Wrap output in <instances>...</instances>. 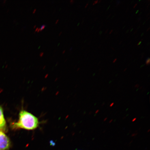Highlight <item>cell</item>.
Returning a JSON list of instances; mask_svg holds the SVG:
<instances>
[{"mask_svg":"<svg viewBox=\"0 0 150 150\" xmlns=\"http://www.w3.org/2000/svg\"><path fill=\"white\" fill-rule=\"evenodd\" d=\"M13 129H23L28 130H33L39 125L38 118L30 112L22 110L19 114V120L17 122L11 125Z\"/></svg>","mask_w":150,"mask_h":150,"instance_id":"1","label":"cell"},{"mask_svg":"<svg viewBox=\"0 0 150 150\" xmlns=\"http://www.w3.org/2000/svg\"><path fill=\"white\" fill-rule=\"evenodd\" d=\"M11 147V142L8 137L3 131H0V150H8Z\"/></svg>","mask_w":150,"mask_h":150,"instance_id":"2","label":"cell"},{"mask_svg":"<svg viewBox=\"0 0 150 150\" xmlns=\"http://www.w3.org/2000/svg\"><path fill=\"white\" fill-rule=\"evenodd\" d=\"M0 131L5 132L7 131L6 122L2 108L0 106Z\"/></svg>","mask_w":150,"mask_h":150,"instance_id":"3","label":"cell"},{"mask_svg":"<svg viewBox=\"0 0 150 150\" xmlns=\"http://www.w3.org/2000/svg\"><path fill=\"white\" fill-rule=\"evenodd\" d=\"M150 58L148 57L147 59L146 60V64L147 65H149L150 64Z\"/></svg>","mask_w":150,"mask_h":150,"instance_id":"4","label":"cell"},{"mask_svg":"<svg viewBox=\"0 0 150 150\" xmlns=\"http://www.w3.org/2000/svg\"><path fill=\"white\" fill-rule=\"evenodd\" d=\"M46 26V24H43V25L41 26L40 28V31H42L43 29H44V28Z\"/></svg>","mask_w":150,"mask_h":150,"instance_id":"5","label":"cell"},{"mask_svg":"<svg viewBox=\"0 0 150 150\" xmlns=\"http://www.w3.org/2000/svg\"><path fill=\"white\" fill-rule=\"evenodd\" d=\"M120 4V1H117V6L119 5Z\"/></svg>","mask_w":150,"mask_h":150,"instance_id":"6","label":"cell"},{"mask_svg":"<svg viewBox=\"0 0 150 150\" xmlns=\"http://www.w3.org/2000/svg\"><path fill=\"white\" fill-rule=\"evenodd\" d=\"M44 53L43 52H41V53L39 54V55L40 56V57H42V56L44 55Z\"/></svg>","mask_w":150,"mask_h":150,"instance_id":"7","label":"cell"},{"mask_svg":"<svg viewBox=\"0 0 150 150\" xmlns=\"http://www.w3.org/2000/svg\"><path fill=\"white\" fill-rule=\"evenodd\" d=\"M114 104V103H111V104H110V107H112V106Z\"/></svg>","mask_w":150,"mask_h":150,"instance_id":"8","label":"cell"},{"mask_svg":"<svg viewBox=\"0 0 150 150\" xmlns=\"http://www.w3.org/2000/svg\"><path fill=\"white\" fill-rule=\"evenodd\" d=\"M137 119V118H134V119H133L132 120V122H134Z\"/></svg>","mask_w":150,"mask_h":150,"instance_id":"9","label":"cell"},{"mask_svg":"<svg viewBox=\"0 0 150 150\" xmlns=\"http://www.w3.org/2000/svg\"><path fill=\"white\" fill-rule=\"evenodd\" d=\"M70 2L71 4H72L74 3V1L73 0H71Z\"/></svg>","mask_w":150,"mask_h":150,"instance_id":"10","label":"cell"},{"mask_svg":"<svg viewBox=\"0 0 150 150\" xmlns=\"http://www.w3.org/2000/svg\"><path fill=\"white\" fill-rule=\"evenodd\" d=\"M142 42V41H140V42H139L138 43V44H137V46L141 44Z\"/></svg>","mask_w":150,"mask_h":150,"instance_id":"11","label":"cell"},{"mask_svg":"<svg viewBox=\"0 0 150 150\" xmlns=\"http://www.w3.org/2000/svg\"><path fill=\"white\" fill-rule=\"evenodd\" d=\"M99 112V110H97L96 111L95 113L96 114L98 113V112Z\"/></svg>","mask_w":150,"mask_h":150,"instance_id":"12","label":"cell"},{"mask_svg":"<svg viewBox=\"0 0 150 150\" xmlns=\"http://www.w3.org/2000/svg\"><path fill=\"white\" fill-rule=\"evenodd\" d=\"M98 1H94V3H95V4H96L98 3Z\"/></svg>","mask_w":150,"mask_h":150,"instance_id":"13","label":"cell"},{"mask_svg":"<svg viewBox=\"0 0 150 150\" xmlns=\"http://www.w3.org/2000/svg\"><path fill=\"white\" fill-rule=\"evenodd\" d=\"M102 33H103L102 31H100V32L99 33V34L100 35H102Z\"/></svg>","mask_w":150,"mask_h":150,"instance_id":"14","label":"cell"},{"mask_svg":"<svg viewBox=\"0 0 150 150\" xmlns=\"http://www.w3.org/2000/svg\"><path fill=\"white\" fill-rule=\"evenodd\" d=\"M139 85L138 84H136V85L135 86V87L138 88L139 87Z\"/></svg>","mask_w":150,"mask_h":150,"instance_id":"15","label":"cell"},{"mask_svg":"<svg viewBox=\"0 0 150 150\" xmlns=\"http://www.w3.org/2000/svg\"><path fill=\"white\" fill-rule=\"evenodd\" d=\"M117 59H115V60H114L113 61V63H115V62H116V61H117Z\"/></svg>","mask_w":150,"mask_h":150,"instance_id":"16","label":"cell"},{"mask_svg":"<svg viewBox=\"0 0 150 150\" xmlns=\"http://www.w3.org/2000/svg\"><path fill=\"white\" fill-rule=\"evenodd\" d=\"M36 11V9H34V10L33 11V13H35V11Z\"/></svg>","mask_w":150,"mask_h":150,"instance_id":"17","label":"cell"},{"mask_svg":"<svg viewBox=\"0 0 150 150\" xmlns=\"http://www.w3.org/2000/svg\"><path fill=\"white\" fill-rule=\"evenodd\" d=\"M38 29H39L38 27H37L36 28V29H35V32L37 31L38 30Z\"/></svg>","mask_w":150,"mask_h":150,"instance_id":"18","label":"cell"},{"mask_svg":"<svg viewBox=\"0 0 150 150\" xmlns=\"http://www.w3.org/2000/svg\"><path fill=\"white\" fill-rule=\"evenodd\" d=\"M137 4H136L134 6V8H135L137 6Z\"/></svg>","mask_w":150,"mask_h":150,"instance_id":"19","label":"cell"},{"mask_svg":"<svg viewBox=\"0 0 150 150\" xmlns=\"http://www.w3.org/2000/svg\"><path fill=\"white\" fill-rule=\"evenodd\" d=\"M107 119H108L107 117H106V118H105V119L104 120V121H105L106 120H107Z\"/></svg>","mask_w":150,"mask_h":150,"instance_id":"20","label":"cell"},{"mask_svg":"<svg viewBox=\"0 0 150 150\" xmlns=\"http://www.w3.org/2000/svg\"><path fill=\"white\" fill-rule=\"evenodd\" d=\"M141 18H138V22H139L141 19Z\"/></svg>","mask_w":150,"mask_h":150,"instance_id":"21","label":"cell"},{"mask_svg":"<svg viewBox=\"0 0 150 150\" xmlns=\"http://www.w3.org/2000/svg\"><path fill=\"white\" fill-rule=\"evenodd\" d=\"M40 31V28H39V29H38V30L37 31L38 32H39Z\"/></svg>","mask_w":150,"mask_h":150,"instance_id":"22","label":"cell"},{"mask_svg":"<svg viewBox=\"0 0 150 150\" xmlns=\"http://www.w3.org/2000/svg\"><path fill=\"white\" fill-rule=\"evenodd\" d=\"M59 21V19H57V21H56V22H55V23H57L58 22V21Z\"/></svg>","mask_w":150,"mask_h":150,"instance_id":"23","label":"cell"},{"mask_svg":"<svg viewBox=\"0 0 150 150\" xmlns=\"http://www.w3.org/2000/svg\"><path fill=\"white\" fill-rule=\"evenodd\" d=\"M88 5V3L87 4V5H86V6L85 8H87V7Z\"/></svg>","mask_w":150,"mask_h":150,"instance_id":"24","label":"cell"},{"mask_svg":"<svg viewBox=\"0 0 150 150\" xmlns=\"http://www.w3.org/2000/svg\"><path fill=\"white\" fill-rule=\"evenodd\" d=\"M110 5L109 6V7H108V8L107 9V10H106L107 11H108V9H109L110 7Z\"/></svg>","mask_w":150,"mask_h":150,"instance_id":"25","label":"cell"},{"mask_svg":"<svg viewBox=\"0 0 150 150\" xmlns=\"http://www.w3.org/2000/svg\"><path fill=\"white\" fill-rule=\"evenodd\" d=\"M112 31H113V30H112L110 31V34L112 33Z\"/></svg>","mask_w":150,"mask_h":150,"instance_id":"26","label":"cell"},{"mask_svg":"<svg viewBox=\"0 0 150 150\" xmlns=\"http://www.w3.org/2000/svg\"><path fill=\"white\" fill-rule=\"evenodd\" d=\"M144 65H145V64H144V65H142L141 66V67H140V68H141V67H144Z\"/></svg>","mask_w":150,"mask_h":150,"instance_id":"27","label":"cell"},{"mask_svg":"<svg viewBox=\"0 0 150 150\" xmlns=\"http://www.w3.org/2000/svg\"><path fill=\"white\" fill-rule=\"evenodd\" d=\"M144 57V56L143 55H142L141 58V59H142V58H143Z\"/></svg>","mask_w":150,"mask_h":150,"instance_id":"28","label":"cell"},{"mask_svg":"<svg viewBox=\"0 0 150 150\" xmlns=\"http://www.w3.org/2000/svg\"><path fill=\"white\" fill-rule=\"evenodd\" d=\"M112 120H110V121L109 122L110 123H111L112 122Z\"/></svg>","mask_w":150,"mask_h":150,"instance_id":"29","label":"cell"},{"mask_svg":"<svg viewBox=\"0 0 150 150\" xmlns=\"http://www.w3.org/2000/svg\"><path fill=\"white\" fill-rule=\"evenodd\" d=\"M144 35V33H142V34L141 35V36L142 37V36H143Z\"/></svg>","mask_w":150,"mask_h":150,"instance_id":"30","label":"cell"},{"mask_svg":"<svg viewBox=\"0 0 150 150\" xmlns=\"http://www.w3.org/2000/svg\"><path fill=\"white\" fill-rule=\"evenodd\" d=\"M139 11V10H138L137 11L136 13V14Z\"/></svg>","mask_w":150,"mask_h":150,"instance_id":"31","label":"cell"},{"mask_svg":"<svg viewBox=\"0 0 150 150\" xmlns=\"http://www.w3.org/2000/svg\"><path fill=\"white\" fill-rule=\"evenodd\" d=\"M111 49L112 50H115L114 49L113 47H111Z\"/></svg>","mask_w":150,"mask_h":150,"instance_id":"32","label":"cell"},{"mask_svg":"<svg viewBox=\"0 0 150 150\" xmlns=\"http://www.w3.org/2000/svg\"><path fill=\"white\" fill-rule=\"evenodd\" d=\"M6 1V0H4V1H3V3H5V2Z\"/></svg>","mask_w":150,"mask_h":150,"instance_id":"33","label":"cell"},{"mask_svg":"<svg viewBox=\"0 0 150 150\" xmlns=\"http://www.w3.org/2000/svg\"><path fill=\"white\" fill-rule=\"evenodd\" d=\"M108 31V29L105 32V33H107Z\"/></svg>","mask_w":150,"mask_h":150,"instance_id":"34","label":"cell"},{"mask_svg":"<svg viewBox=\"0 0 150 150\" xmlns=\"http://www.w3.org/2000/svg\"><path fill=\"white\" fill-rule=\"evenodd\" d=\"M65 52V50H64L63 52V54Z\"/></svg>","mask_w":150,"mask_h":150,"instance_id":"35","label":"cell"},{"mask_svg":"<svg viewBox=\"0 0 150 150\" xmlns=\"http://www.w3.org/2000/svg\"><path fill=\"white\" fill-rule=\"evenodd\" d=\"M62 33V31H61L60 33L59 34V35H60Z\"/></svg>","mask_w":150,"mask_h":150,"instance_id":"36","label":"cell"},{"mask_svg":"<svg viewBox=\"0 0 150 150\" xmlns=\"http://www.w3.org/2000/svg\"><path fill=\"white\" fill-rule=\"evenodd\" d=\"M134 30V28H132V29H131V31H130L131 32V31H133V30Z\"/></svg>","mask_w":150,"mask_h":150,"instance_id":"37","label":"cell"},{"mask_svg":"<svg viewBox=\"0 0 150 150\" xmlns=\"http://www.w3.org/2000/svg\"><path fill=\"white\" fill-rule=\"evenodd\" d=\"M150 29V28H149V29H148V30H147V32L148 31H149V30Z\"/></svg>","mask_w":150,"mask_h":150,"instance_id":"38","label":"cell"},{"mask_svg":"<svg viewBox=\"0 0 150 150\" xmlns=\"http://www.w3.org/2000/svg\"><path fill=\"white\" fill-rule=\"evenodd\" d=\"M111 14H110L109 15V16H108V18H107V19H108L109 18V17H110V16H111Z\"/></svg>","mask_w":150,"mask_h":150,"instance_id":"39","label":"cell"},{"mask_svg":"<svg viewBox=\"0 0 150 150\" xmlns=\"http://www.w3.org/2000/svg\"><path fill=\"white\" fill-rule=\"evenodd\" d=\"M129 30H127V31L126 32V33H128L129 32Z\"/></svg>","mask_w":150,"mask_h":150,"instance_id":"40","label":"cell"},{"mask_svg":"<svg viewBox=\"0 0 150 150\" xmlns=\"http://www.w3.org/2000/svg\"><path fill=\"white\" fill-rule=\"evenodd\" d=\"M98 1V3H100L101 2V1Z\"/></svg>","mask_w":150,"mask_h":150,"instance_id":"41","label":"cell"},{"mask_svg":"<svg viewBox=\"0 0 150 150\" xmlns=\"http://www.w3.org/2000/svg\"><path fill=\"white\" fill-rule=\"evenodd\" d=\"M137 32V31H136L134 33V34H135Z\"/></svg>","mask_w":150,"mask_h":150,"instance_id":"42","label":"cell"},{"mask_svg":"<svg viewBox=\"0 0 150 150\" xmlns=\"http://www.w3.org/2000/svg\"><path fill=\"white\" fill-rule=\"evenodd\" d=\"M36 25H35L34 26V27H33V28H35V27H36Z\"/></svg>","mask_w":150,"mask_h":150,"instance_id":"43","label":"cell"},{"mask_svg":"<svg viewBox=\"0 0 150 150\" xmlns=\"http://www.w3.org/2000/svg\"><path fill=\"white\" fill-rule=\"evenodd\" d=\"M145 22H144V23L143 24H142V25H144V24H145Z\"/></svg>","mask_w":150,"mask_h":150,"instance_id":"44","label":"cell"},{"mask_svg":"<svg viewBox=\"0 0 150 150\" xmlns=\"http://www.w3.org/2000/svg\"><path fill=\"white\" fill-rule=\"evenodd\" d=\"M127 69V68H126V69H125V70H124V72H125V71H126V70Z\"/></svg>","mask_w":150,"mask_h":150,"instance_id":"45","label":"cell"},{"mask_svg":"<svg viewBox=\"0 0 150 150\" xmlns=\"http://www.w3.org/2000/svg\"><path fill=\"white\" fill-rule=\"evenodd\" d=\"M122 41H121V42H120V43H119V44H121V43H122Z\"/></svg>","mask_w":150,"mask_h":150,"instance_id":"46","label":"cell"},{"mask_svg":"<svg viewBox=\"0 0 150 150\" xmlns=\"http://www.w3.org/2000/svg\"><path fill=\"white\" fill-rule=\"evenodd\" d=\"M125 26L124 27H123V29H124L125 28Z\"/></svg>","mask_w":150,"mask_h":150,"instance_id":"47","label":"cell"},{"mask_svg":"<svg viewBox=\"0 0 150 150\" xmlns=\"http://www.w3.org/2000/svg\"><path fill=\"white\" fill-rule=\"evenodd\" d=\"M114 16H112V17L111 18V19H112V18H114Z\"/></svg>","mask_w":150,"mask_h":150,"instance_id":"48","label":"cell"},{"mask_svg":"<svg viewBox=\"0 0 150 150\" xmlns=\"http://www.w3.org/2000/svg\"><path fill=\"white\" fill-rule=\"evenodd\" d=\"M83 22H84V20H83V21H82V24H83Z\"/></svg>","mask_w":150,"mask_h":150,"instance_id":"49","label":"cell"},{"mask_svg":"<svg viewBox=\"0 0 150 150\" xmlns=\"http://www.w3.org/2000/svg\"><path fill=\"white\" fill-rule=\"evenodd\" d=\"M72 48H70V50H72Z\"/></svg>","mask_w":150,"mask_h":150,"instance_id":"50","label":"cell"},{"mask_svg":"<svg viewBox=\"0 0 150 150\" xmlns=\"http://www.w3.org/2000/svg\"><path fill=\"white\" fill-rule=\"evenodd\" d=\"M142 13V12H141V13H140V14H139V16H140V15Z\"/></svg>","mask_w":150,"mask_h":150,"instance_id":"51","label":"cell"},{"mask_svg":"<svg viewBox=\"0 0 150 150\" xmlns=\"http://www.w3.org/2000/svg\"><path fill=\"white\" fill-rule=\"evenodd\" d=\"M149 5H150V4H149V5H148V6H147V7H149Z\"/></svg>","mask_w":150,"mask_h":150,"instance_id":"52","label":"cell"},{"mask_svg":"<svg viewBox=\"0 0 150 150\" xmlns=\"http://www.w3.org/2000/svg\"><path fill=\"white\" fill-rule=\"evenodd\" d=\"M45 67H46V66H45L44 67V68H45Z\"/></svg>","mask_w":150,"mask_h":150,"instance_id":"53","label":"cell"},{"mask_svg":"<svg viewBox=\"0 0 150 150\" xmlns=\"http://www.w3.org/2000/svg\"><path fill=\"white\" fill-rule=\"evenodd\" d=\"M140 26H139V27H138V29H139V28H140Z\"/></svg>","mask_w":150,"mask_h":150,"instance_id":"54","label":"cell"},{"mask_svg":"<svg viewBox=\"0 0 150 150\" xmlns=\"http://www.w3.org/2000/svg\"><path fill=\"white\" fill-rule=\"evenodd\" d=\"M86 41H87V40H86L85 41V42H84V43H85V42H86Z\"/></svg>","mask_w":150,"mask_h":150,"instance_id":"55","label":"cell"},{"mask_svg":"<svg viewBox=\"0 0 150 150\" xmlns=\"http://www.w3.org/2000/svg\"><path fill=\"white\" fill-rule=\"evenodd\" d=\"M79 24H80V23H78V25H79Z\"/></svg>","mask_w":150,"mask_h":150,"instance_id":"56","label":"cell"},{"mask_svg":"<svg viewBox=\"0 0 150 150\" xmlns=\"http://www.w3.org/2000/svg\"><path fill=\"white\" fill-rule=\"evenodd\" d=\"M149 131H150V130H148V132H149Z\"/></svg>","mask_w":150,"mask_h":150,"instance_id":"57","label":"cell"},{"mask_svg":"<svg viewBox=\"0 0 150 150\" xmlns=\"http://www.w3.org/2000/svg\"><path fill=\"white\" fill-rule=\"evenodd\" d=\"M7 66H8V65H6V67H7Z\"/></svg>","mask_w":150,"mask_h":150,"instance_id":"58","label":"cell"},{"mask_svg":"<svg viewBox=\"0 0 150 150\" xmlns=\"http://www.w3.org/2000/svg\"><path fill=\"white\" fill-rule=\"evenodd\" d=\"M149 44H147L148 45H149Z\"/></svg>","mask_w":150,"mask_h":150,"instance_id":"59","label":"cell"},{"mask_svg":"<svg viewBox=\"0 0 150 150\" xmlns=\"http://www.w3.org/2000/svg\"><path fill=\"white\" fill-rule=\"evenodd\" d=\"M80 69V68H79L78 69V70H79V69Z\"/></svg>","mask_w":150,"mask_h":150,"instance_id":"60","label":"cell"},{"mask_svg":"<svg viewBox=\"0 0 150 150\" xmlns=\"http://www.w3.org/2000/svg\"><path fill=\"white\" fill-rule=\"evenodd\" d=\"M93 27H94V26H93V27L92 28V29H93Z\"/></svg>","mask_w":150,"mask_h":150,"instance_id":"61","label":"cell"}]
</instances>
